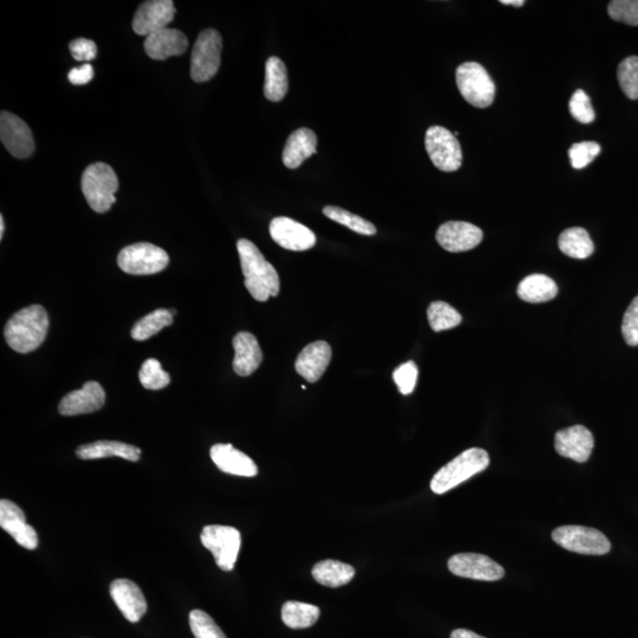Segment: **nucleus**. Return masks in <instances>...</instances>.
Here are the masks:
<instances>
[{"instance_id": "nucleus-1", "label": "nucleus", "mask_w": 638, "mask_h": 638, "mask_svg": "<svg viewBox=\"0 0 638 638\" xmlns=\"http://www.w3.org/2000/svg\"><path fill=\"white\" fill-rule=\"evenodd\" d=\"M237 249L245 277V287L250 295L258 301L276 297L280 291V280L276 269L248 239L238 240Z\"/></svg>"}, {"instance_id": "nucleus-2", "label": "nucleus", "mask_w": 638, "mask_h": 638, "mask_svg": "<svg viewBox=\"0 0 638 638\" xmlns=\"http://www.w3.org/2000/svg\"><path fill=\"white\" fill-rule=\"evenodd\" d=\"M48 330V312L41 305H31L11 317L4 336L11 349L19 354H29L42 346Z\"/></svg>"}, {"instance_id": "nucleus-3", "label": "nucleus", "mask_w": 638, "mask_h": 638, "mask_svg": "<svg viewBox=\"0 0 638 638\" xmlns=\"http://www.w3.org/2000/svg\"><path fill=\"white\" fill-rule=\"evenodd\" d=\"M489 466L488 453L481 448H469L444 466L430 481L436 495H444L459 486L469 477L485 471Z\"/></svg>"}, {"instance_id": "nucleus-4", "label": "nucleus", "mask_w": 638, "mask_h": 638, "mask_svg": "<svg viewBox=\"0 0 638 638\" xmlns=\"http://www.w3.org/2000/svg\"><path fill=\"white\" fill-rule=\"evenodd\" d=\"M119 179L107 163H93L82 176V191L90 209L96 213H105L116 202Z\"/></svg>"}, {"instance_id": "nucleus-5", "label": "nucleus", "mask_w": 638, "mask_h": 638, "mask_svg": "<svg viewBox=\"0 0 638 638\" xmlns=\"http://www.w3.org/2000/svg\"><path fill=\"white\" fill-rule=\"evenodd\" d=\"M456 84L464 99L476 108H487L496 96V85L479 63L466 62L456 69Z\"/></svg>"}, {"instance_id": "nucleus-6", "label": "nucleus", "mask_w": 638, "mask_h": 638, "mask_svg": "<svg viewBox=\"0 0 638 638\" xmlns=\"http://www.w3.org/2000/svg\"><path fill=\"white\" fill-rule=\"evenodd\" d=\"M168 264L170 257L166 250L150 242L127 246L117 257V265L128 275H155L166 269Z\"/></svg>"}, {"instance_id": "nucleus-7", "label": "nucleus", "mask_w": 638, "mask_h": 638, "mask_svg": "<svg viewBox=\"0 0 638 638\" xmlns=\"http://www.w3.org/2000/svg\"><path fill=\"white\" fill-rule=\"evenodd\" d=\"M222 38L217 30L202 31L195 42L191 60V76L197 83L210 81L221 68Z\"/></svg>"}, {"instance_id": "nucleus-8", "label": "nucleus", "mask_w": 638, "mask_h": 638, "mask_svg": "<svg viewBox=\"0 0 638 638\" xmlns=\"http://www.w3.org/2000/svg\"><path fill=\"white\" fill-rule=\"evenodd\" d=\"M552 539L563 549L581 555H602L612 550L609 539L596 528L561 526L552 532Z\"/></svg>"}, {"instance_id": "nucleus-9", "label": "nucleus", "mask_w": 638, "mask_h": 638, "mask_svg": "<svg viewBox=\"0 0 638 638\" xmlns=\"http://www.w3.org/2000/svg\"><path fill=\"white\" fill-rule=\"evenodd\" d=\"M201 543L212 552L215 563L222 571L230 573L234 569L241 547V535L237 528L221 525L203 527Z\"/></svg>"}, {"instance_id": "nucleus-10", "label": "nucleus", "mask_w": 638, "mask_h": 638, "mask_svg": "<svg viewBox=\"0 0 638 638\" xmlns=\"http://www.w3.org/2000/svg\"><path fill=\"white\" fill-rule=\"evenodd\" d=\"M426 151L434 166L442 172H456L463 164V151L459 141L448 129L433 125L425 138Z\"/></svg>"}, {"instance_id": "nucleus-11", "label": "nucleus", "mask_w": 638, "mask_h": 638, "mask_svg": "<svg viewBox=\"0 0 638 638\" xmlns=\"http://www.w3.org/2000/svg\"><path fill=\"white\" fill-rule=\"evenodd\" d=\"M448 569L457 577L476 581H499L505 576L504 567L485 555L459 554L448 561Z\"/></svg>"}, {"instance_id": "nucleus-12", "label": "nucleus", "mask_w": 638, "mask_h": 638, "mask_svg": "<svg viewBox=\"0 0 638 638\" xmlns=\"http://www.w3.org/2000/svg\"><path fill=\"white\" fill-rule=\"evenodd\" d=\"M0 140L7 152L17 159L29 158L34 151L29 125L9 112L0 113Z\"/></svg>"}, {"instance_id": "nucleus-13", "label": "nucleus", "mask_w": 638, "mask_h": 638, "mask_svg": "<svg viewBox=\"0 0 638 638\" xmlns=\"http://www.w3.org/2000/svg\"><path fill=\"white\" fill-rule=\"evenodd\" d=\"M176 10L172 0H150L141 4L133 19V30L140 36H150L162 29L174 19Z\"/></svg>"}, {"instance_id": "nucleus-14", "label": "nucleus", "mask_w": 638, "mask_h": 638, "mask_svg": "<svg viewBox=\"0 0 638 638\" xmlns=\"http://www.w3.org/2000/svg\"><path fill=\"white\" fill-rule=\"evenodd\" d=\"M479 227L465 221H448L438 227L437 241L448 252L457 253L476 249L483 241Z\"/></svg>"}, {"instance_id": "nucleus-15", "label": "nucleus", "mask_w": 638, "mask_h": 638, "mask_svg": "<svg viewBox=\"0 0 638 638\" xmlns=\"http://www.w3.org/2000/svg\"><path fill=\"white\" fill-rule=\"evenodd\" d=\"M270 234L281 248L290 250H307L316 245V236L310 229L287 217L273 219Z\"/></svg>"}, {"instance_id": "nucleus-16", "label": "nucleus", "mask_w": 638, "mask_h": 638, "mask_svg": "<svg viewBox=\"0 0 638 638\" xmlns=\"http://www.w3.org/2000/svg\"><path fill=\"white\" fill-rule=\"evenodd\" d=\"M594 446V436L584 426H573L555 433V451L559 456L577 463H586L589 460Z\"/></svg>"}, {"instance_id": "nucleus-17", "label": "nucleus", "mask_w": 638, "mask_h": 638, "mask_svg": "<svg viewBox=\"0 0 638 638\" xmlns=\"http://www.w3.org/2000/svg\"><path fill=\"white\" fill-rule=\"evenodd\" d=\"M0 526L25 549L34 550L38 546L37 532L26 523L25 512L13 501H0Z\"/></svg>"}, {"instance_id": "nucleus-18", "label": "nucleus", "mask_w": 638, "mask_h": 638, "mask_svg": "<svg viewBox=\"0 0 638 638\" xmlns=\"http://www.w3.org/2000/svg\"><path fill=\"white\" fill-rule=\"evenodd\" d=\"M111 596L125 620L138 623L147 613L148 605L142 591L129 579H116L111 585Z\"/></svg>"}, {"instance_id": "nucleus-19", "label": "nucleus", "mask_w": 638, "mask_h": 638, "mask_svg": "<svg viewBox=\"0 0 638 638\" xmlns=\"http://www.w3.org/2000/svg\"><path fill=\"white\" fill-rule=\"evenodd\" d=\"M104 403V389L100 383L92 381L85 383L83 388L65 395L58 406V412L64 417L95 413Z\"/></svg>"}, {"instance_id": "nucleus-20", "label": "nucleus", "mask_w": 638, "mask_h": 638, "mask_svg": "<svg viewBox=\"0 0 638 638\" xmlns=\"http://www.w3.org/2000/svg\"><path fill=\"white\" fill-rule=\"evenodd\" d=\"M331 356V347L324 340L309 344L296 359V371L309 383H316L326 373Z\"/></svg>"}, {"instance_id": "nucleus-21", "label": "nucleus", "mask_w": 638, "mask_h": 638, "mask_svg": "<svg viewBox=\"0 0 638 638\" xmlns=\"http://www.w3.org/2000/svg\"><path fill=\"white\" fill-rule=\"evenodd\" d=\"M211 459L221 472L227 475L246 477L258 475V467L254 461L230 444L214 445L211 448Z\"/></svg>"}, {"instance_id": "nucleus-22", "label": "nucleus", "mask_w": 638, "mask_h": 638, "mask_svg": "<svg viewBox=\"0 0 638 638\" xmlns=\"http://www.w3.org/2000/svg\"><path fill=\"white\" fill-rule=\"evenodd\" d=\"M188 48V39L180 30L162 29L150 34L144 41V50L148 56L156 61L180 56Z\"/></svg>"}, {"instance_id": "nucleus-23", "label": "nucleus", "mask_w": 638, "mask_h": 638, "mask_svg": "<svg viewBox=\"0 0 638 638\" xmlns=\"http://www.w3.org/2000/svg\"><path fill=\"white\" fill-rule=\"evenodd\" d=\"M236 355L233 359V369L236 374L246 378L252 375L263 361V351L260 343L250 332H239L233 339Z\"/></svg>"}, {"instance_id": "nucleus-24", "label": "nucleus", "mask_w": 638, "mask_h": 638, "mask_svg": "<svg viewBox=\"0 0 638 638\" xmlns=\"http://www.w3.org/2000/svg\"><path fill=\"white\" fill-rule=\"evenodd\" d=\"M317 136L309 128H299L289 136L283 151V162L290 170H296L305 160L316 154Z\"/></svg>"}, {"instance_id": "nucleus-25", "label": "nucleus", "mask_w": 638, "mask_h": 638, "mask_svg": "<svg viewBox=\"0 0 638 638\" xmlns=\"http://www.w3.org/2000/svg\"><path fill=\"white\" fill-rule=\"evenodd\" d=\"M77 456L82 460L103 459V457H123L124 460H140L141 449L120 441H96L77 448Z\"/></svg>"}, {"instance_id": "nucleus-26", "label": "nucleus", "mask_w": 638, "mask_h": 638, "mask_svg": "<svg viewBox=\"0 0 638 638\" xmlns=\"http://www.w3.org/2000/svg\"><path fill=\"white\" fill-rule=\"evenodd\" d=\"M356 571L349 564L327 559L317 563L312 569V577L320 585L339 588L347 585L355 577Z\"/></svg>"}, {"instance_id": "nucleus-27", "label": "nucleus", "mask_w": 638, "mask_h": 638, "mask_svg": "<svg viewBox=\"0 0 638 638\" xmlns=\"http://www.w3.org/2000/svg\"><path fill=\"white\" fill-rule=\"evenodd\" d=\"M516 292L519 299L527 303H545L558 295V287L550 277L535 273L524 278Z\"/></svg>"}, {"instance_id": "nucleus-28", "label": "nucleus", "mask_w": 638, "mask_h": 638, "mask_svg": "<svg viewBox=\"0 0 638 638\" xmlns=\"http://www.w3.org/2000/svg\"><path fill=\"white\" fill-rule=\"evenodd\" d=\"M287 66L278 57H270L265 65L264 95L272 102H280L288 93Z\"/></svg>"}, {"instance_id": "nucleus-29", "label": "nucleus", "mask_w": 638, "mask_h": 638, "mask_svg": "<svg viewBox=\"0 0 638 638\" xmlns=\"http://www.w3.org/2000/svg\"><path fill=\"white\" fill-rule=\"evenodd\" d=\"M558 246L564 254L574 260H586L594 250L588 231L582 227L564 231L559 237Z\"/></svg>"}, {"instance_id": "nucleus-30", "label": "nucleus", "mask_w": 638, "mask_h": 638, "mask_svg": "<svg viewBox=\"0 0 638 638\" xmlns=\"http://www.w3.org/2000/svg\"><path fill=\"white\" fill-rule=\"evenodd\" d=\"M319 606L308 603L290 601L281 609V620L291 629L310 628L319 621Z\"/></svg>"}, {"instance_id": "nucleus-31", "label": "nucleus", "mask_w": 638, "mask_h": 638, "mask_svg": "<svg viewBox=\"0 0 638 638\" xmlns=\"http://www.w3.org/2000/svg\"><path fill=\"white\" fill-rule=\"evenodd\" d=\"M174 315L167 309H159L140 319L132 329V338L135 340H146L158 334L162 329L173 324Z\"/></svg>"}, {"instance_id": "nucleus-32", "label": "nucleus", "mask_w": 638, "mask_h": 638, "mask_svg": "<svg viewBox=\"0 0 638 638\" xmlns=\"http://www.w3.org/2000/svg\"><path fill=\"white\" fill-rule=\"evenodd\" d=\"M428 322L433 331L440 332L456 328L463 322V317L446 301H433L427 310Z\"/></svg>"}, {"instance_id": "nucleus-33", "label": "nucleus", "mask_w": 638, "mask_h": 638, "mask_svg": "<svg viewBox=\"0 0 638 638\" xmlns=\"http://www.w3.org/2000/svg\"><path fill=\"white\" fill-rule=\"evenodd\" d=\"M323 213L331 221L339 222V224L347 226L348 229L354 231V232L362 234V236H375L378 230L371 224L370 221H366L358 215L348 212V211L339 209L336 206H327L323 209Z\"/></svg>"}, {"instance_id": "nucleus-34", "label": "nucleus", "mask_w": 638, "mask_h": 638, "mask_svg": "<svg viewBox=\"0 0 638 638\" xmlns=\"http://www.w3.org/2000/svg\"><path fill=\"white\" fill-rule=\"evenodd\" d=\"M139 378L141 385L148 390H160L170 385V374L162 369V363L155 358L147 359L141 367Z\"/></svg>"}, {"instance_id": "nucleus-35", "label": "nucleus", "mask_w": 638, "mask_h": 638, "mask_svg": "<svg viewBox=\"0 0 638 638\" xmlns=\"http://www.w3.org/2000/svg\"><path fill=\"white\" fill-rule=\"evenodd\" d=\"M617 77L625 96L630 100H638V57L632 56L622 61Z\"/></svg>"}, {"instance_id": "nucleus-36", "label": "nucleus", "mask_w": 638, "mask_h": 638, "mask_svg": "<svg viewBox=\"0 0 638 638\" xmlns=\"http://www.w3.org/2000/svg\"><path fill=\"white\" fill-rule=\"evenodd\" d=\"M190 625L195 638H226L213 618L202 610L191 612Z\"/></svg>"}, {"instance_id": "nucleus-37", "label": "nucleus", "mask_w": 638, "mask_h": 638, "mask_svg": "<svg viewBox=\"0 0 638 638\" xmlns=\"http://www.w3.org/2000/svg\"><path fill=\"white\" fill-rule=\"evenodd\" d=\"M608 13L613 21L638 26V0H613L609 4Z\"/></svg>"}, {"instance_id": "nucleus-38", "label": "nucleus", "mask_w": 638, "mask_h": 638, "mask_svg": "<svg viewBox=\"0 0 638 638\" xmlns=\"http://www.w3.org/2000/svg\"><path fill=\"white\" fill-rule=\"evenodd\" d=\"M571 115L578 121V123L589 124L593 123L596 113H594L593 104H591L590 97L584 90L578 89L574 92L570 100Z\"/></svg>"}, {"instance_id": "nucleus-39", "label": "nucleus", "mask_w": 638, "mask_h": 638, "mask_svg": "<svg viewBox=\"0 0 638 638\" xmlns=\"http://www.w3.org/2000/svg\"><path fill=\"white\" fill-rule=\"evenodd\" d=\"M600 152V144L593 142V141H586V142L574 143L570 148L569 156L574 170H583L593 162Z\"/></svg>"}, {"instance_id": "nucleus-40", "label": "nucleus", "mask_w": 638, "mask_h": 638, "mask_svg": "<svg viewBox=\"0 0 638 638\" xmlns=\"http://www.w3.org/2000/svg\"><path fill=\"white\" fill-rule=\"evenodd\" d=\"M417 367L413 361L401 364L394 371L393 378L401 394L409 395L413 393L415 386H417Z\"/></svg>"}, {"instance_id": "nucleus-41", "label": "nucleus", "mask_w": 638, "mask_h": 638, "mask_svg": "<svg viewBox=\"0 0 638 638\" xmlns=\"http://www.w3.org/2000/svg\"><path fill=\"white\" fill-rule=\"evenodd\" d=\"M622 334L630 347L638 346V296L633 299L623 316Z\"/></svg>"}, {"instance_id": "nucleus-42", "label": "nucleus", "mask_w": 638, "mask_h": 638, "mask_svg": "<svg viewBox=\"0 0 638 638\" xmlns=\"http://www.w3.org/2000/svg\"><path fill=\"white\" fill-rule=\"evenodd\" d=\"M69 49L76 61L90 62L95 60L97 56L95 42L87 38L74 39L73 42H70Z\"/></svg>"}, {"instance_id": "nucleus-43", "label": "nucleus", "mask_w": 638, "mask_h": 638, "mask_svg": "<svg viewBox=\"0 0 638 638\" xmlns=\"http://www.w3.org/2000/svg\"><path fill=\"white\" fill-rule=\"evenodd\" d=\"M68 78L74 85H84L89 83L93 78V65L89 64V63H84L83 65L70 70Z\"/></svg>"}, {"instance_id": "nucleus-44", "label": "nucleus", "mask_w": 638, "mask_h": 638, "mask_svg": "<svg viewBox=\"0 0 638 638\" xmlns=\"http://www.w3.org/2000/svg\"><path fill=\"white\" fill-rule=\"evenodd\" d=\"M451 638H486L484 636L477 635V633L471 632V630L457 629L454 630Z\"/></svg>"}, {"instance_id": "nucleus-45", "label": "nucleus", "mask_w": 638, "mask_h": 638, "mask_svg": "<svg viewBox=\"0 0 638 638\" xmlns=\"http://www.w3.org/2000/svg\"><path fill=\"white\" fill-rule=\"evenodd\" d=\"M503 5H512L516 7H522L525 2L524 0H501L500 2Z\"/></svg>"}, {"instance_id": "nucleus-46", "label": "nucleus", "mask_w": 638, "mask_h": 638, "mask_svg": "<svg viewBox=\"0 0 638 638\" xmlns=\"http://www.w3.org/2000/svg\"><path fill=\"white\" fill-rule=\"evenodd\" d=\"M4 231H5V221H4L3 215L0 217V238L4 237Z\"/></svg>"}]
</instances>
